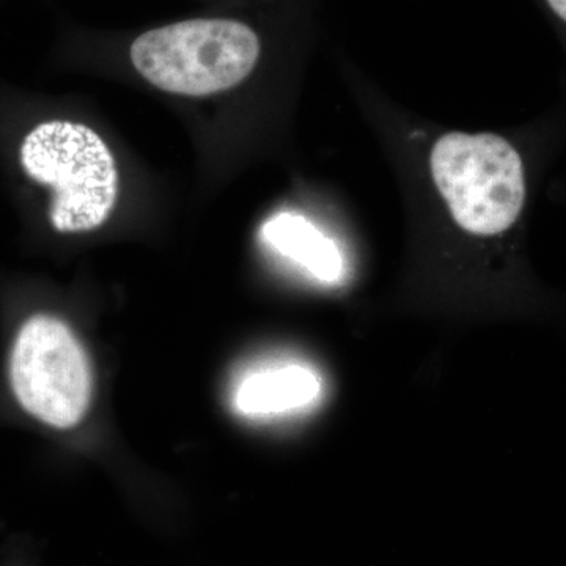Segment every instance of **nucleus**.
Returning a JSON list of instances; mask_svg holds the SVG:
<instances>
[{"instance_id":"5","label":"nucleus","mask_w":566,"mask_h":566,"mask_svg":"<svg viewBox=\"0 0 566 566\" xmlns=\"http://www.w3.org/2000/svg\"><path fill=\"white\" fill-rule=\"evenodd\" d=\"M322 392V376L314 367L285 360L248 371L234 387L233 406L241 416L268 419L304 411Z\"/></svg>"},{"instance_id":"4","label":"nucleus","mask_w":566,"mask_h":566,"mask_svg":"<svg viewBox=\"0 0 566 566\" xmlns=\"http://www.w3.org/2000/svg\"><path fill=\"white\" fill-rule=\"evenodd\" d=\"M10 381L22 408L51 427H74L91 405L87 354L55 316L35 315L22 324L11 352Z\"/></svg>"},{"instance_id":"3","label":"nucleus","mask_w":566,"mask_h":566,"mask_svg":"<svg viewBox=\"0 0 566 566\" xmlns=\"http://www.w3.org/2000/svg\"><path fill=\"white\" fill-rule=\"evenodd\" d=\"M262 55L251 25L192 20L142 33L132 46L136 70L155 87L186 96L229 91L249 77Z\"/></svg>"},{"instance_id":"1","label":"nucleus","mask_w":566,"mask_h":566,"mask_svg":"<svg viewBox=\"0 0 566 566\" xmlns=\"http://www.w3.org/2000/svg\"><path fill=\"white\" fill-rule=\"evenodd\" d=\"M428 166L463 232L499 240L521 229L532 192V161L523 145L495 133H446L431 147Z\"/></svg>"},{"instance_id":"2","label":"nucleus","mask_w":566,"mask_h":566,"mask_svg":"<svg viewBox=\"0 0 566 566\" xmlns=\"http://www.w3.org/2000/svg\"><path fill=\"white\" fill-rule=\"evenodd\" d=\"M21 166L29 178L54 192L50 216L57 232H91L109 219L117 202V167L107 145L88 126L41 123L22 142Z\"/></svg>"},{"instance_id":"6","label":"nucleus","mask_w":566,"mask_h":566,"mask_svg":"<svg viewBox=\"0 0 566 566\" xmlns=\"http://www.w3.org/2000/svg\"><path fill=\"white\" fill-rule=\"evenodd\" d=\"M262 238L271 249L300 264L316 281L338 283L344 279L340 249L304 216L279 212L263 223Z\"/></svg>"},{"instance_id":"7","label":"nucleus","mask_w":566,"mask_h":566,"mask_svg":"<svg viewBox=\"0 0 566 566\" xmlns=\"http://www.w3.org/2000/svg\"><path fill=\"white\" fill-rule=\"evenodd\" d=\"M566 44V0H538Z\"/></svg>"}]
</instances>
